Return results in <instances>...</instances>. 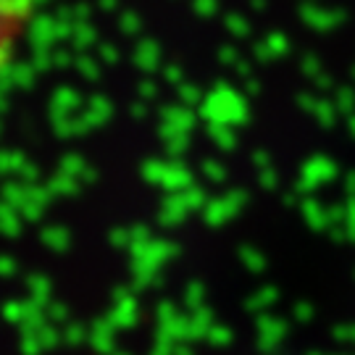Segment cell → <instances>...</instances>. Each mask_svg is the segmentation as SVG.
<instances>
[{"mask_svg":"<svg viewBox=\"0 0 355 355\" xmlns=\"http://www.w3.org/2000/svg\"><path fill=\"white\" fill-rule=\"evenodd\" d=\"M29 21V0H0V71L8 66Z\"/></svg>","mask_w":355,"mask_h":355,"instance_id":"cell-1","label":"cell"}]
</instances>
